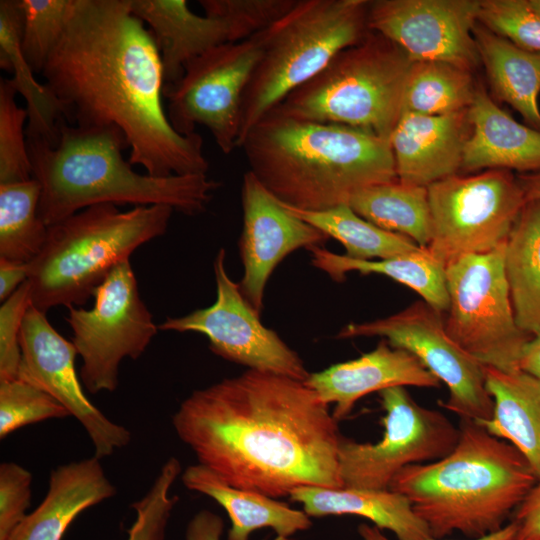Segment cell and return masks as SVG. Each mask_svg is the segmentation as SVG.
Returning <instances> with one entry per match:
<instances>
[{"label": "cell", "mask_w": 540, "mask_h": 540, "mask_svg": "<svg viewBox=\"0 0 540 540\" xmlns=\"http://www.w3.org/2000/svg\"><path fill=\"white\" fill-rule=\"evenodd\" d=\"M337 422L305 381L254 369L194 390L172 416L199 464L275 499L301 486L343 487Z\"/></svg>", "instance_id": "6da1fadb"}, {"label": "cell", "mask_w": 540, "mask_h": 540, "mask_svg": "<svg viewBox=\"0 0 540 540\" xmlns=\"http://www.w3.org/2000/svg\"><path fill=\"white\" fill-rule=\"evenodd\" d=\"M41 74L69 124L118 128L132 165L155 177L206 174L201 135L168 119L160 53L130 0H75Z\"/></svg>", "instance_id": "7a4b0ae2"}, {"label": "cell", "mask_w": 540, "mask_h": 540, "mask_svg": "<svg viewBox=\"0 0 540 540\" xmlns=\"http://www.w3.org/2000/svg\"><path fill=\"white\" fill-rule=\"evenodd\" d=\"M249 171L282 204L323 211L359 190L397 179L388 139L372 132L267 112L240 147Z\"/></svg>", "instance_id": "3957f363"}, {"label": "cell", "mask_w": 540, "mask_h": 540, "mask_svg": "<svg viewBox=\"0 0 540 540\" xmlns=\"http://www.w3.org/2000/svg\"><path fill=\"white\" fill-rule=\"evenodd\" d=\"M32 178L41 187L40 218L53 225L98 204L166 205L186 214L205 211L220 182L207 174L155 177L124 160L127 142L114 127L60 122L57 143L27 139Z\"/></svg>", "instance_id": "277c9868"}, {"label": "cell", "mask_w": 540, "mask_h": 540, "mask_svg": "<svg viewBox=\"0 0 540 540\" xmlns=\"http://www.w3.org/2000/svg\"><path fill=\"white\" fill-rule=\"evenodd\" d=\"M537 482L515 446L461 419L448 455L406 466L389 489L408 499L433 539L454 531L476 539L501 530Z\"/></svg>", "instance_id": "5b68a950"}, {"label": "cell", "mask_w": 540, "mask_h": 540, "mask_svg": "<svg viewBox=\"0 0 540 540\" xmlns=\"http://www.w3.org/2000/svg\"><path fill=\"white\" fill-rule=\"evenodd\" d=\"M174 209L114 204L85 208L48 227L40 254L29 264L32 305L81 306L119 263L141 245L163 235Z\"/></svg>", "instance_id": "8992f818"}, {"label": "cell", "mask_w": 540, "mask_h": 540, "mask_svg": "<svg viewBox=\"0 0 540 540\" xmlns=\"http://www.w3.org/2000/svg\"><path fill=\"white\" fill-rule=\"evenodd\" d=\"M368 5L366 0H297L256 34L260 57L242 96L238 148L267 112L367 35Z\"/></svg>", "instance_id": "52a82bcc"}, {"label": "cell", "mask_w": 540, "mask_h": 540, "mask_svg": "<svg viewBox=\"0 0 540 540\" xmlns=\"http://www.w3.org/2000/svg\"><path fill=\"white\" fill-rule=\"evenodd\" d=\"M412 63L399 46L369 31L274 108L296 119L354 127L389 140L402 113Z\"/></svg>", "instance_id": "ba28073f"}, {"label": "cell", "mask_w": 540, "mask_h": 540, "mask_svg": "<svg viewBox=\"0 0 540 540\" xmlns=\"http://www.w3.org/2000/svg\"><path fill=\"white\" fill-rule=\"evenodd\" d=\"M506 242L491 252L467 255L445 267L449 337L482 365L518 370L533 337L517 324L505 273Z\"/></svg>", "instance_id": "9c48e42d"}, {"label": "cell", "mask_w": 540, "mask_h": 540, "mask_svg": "<svg viewBox=\"0 0 540 540\" xmlns=\"http://www.w3.org/2000/svg\"><path fill=\"white\" fill-rule=\"evenodd\" d=\"M431 239L426 249L444 267L507 241L527 197L508 170L453 175L427 187Z\"/></svg>", "instance_id": "30bf717a"}, {"label": "cell", "mask_w": 540, "mask_h": 540, "mask_svg": "<svg viewBox=\"0 0 540 540\" xmlns=\"http://www.w3.org/2000/svg\"><path fill=\"white\" fill-rule=\"evenodd\" d=\"M91 309L68 307L66 322L82 360L80 379L97 394L113 392L119 384V367L125 358L138 359L158 326L140 297L130 261L115 266L94 291Z\"/></svg>", "instance_id": "8fae6325"}, {"label": "cell", "mask_w": 540, "mask_h": 540, "mask_svg": "<svg viewBox=\"0 0 540 540\" xmlns=\"http://www.w3.org/2000/svg\"><path fill=\"white\" fill-rule=\"evenodd\" d=\"M379 393L384 433L376 443L341 436L339 474L343 487L386 490L408 465L435 461L456 446L459 429L442 413L419 405L403 386Z\"/></svg>", "instance_id": "7c38bea8"}, {"label": "cell", "mask_w": 540, "mask_h": 540, "mask_svg": "<svg viewBox=\"0 0 540 540\" xmlns=\"http://www.w3.org/2000/svg\"><path fill=\"white\" fill-rule=\"evenodd\" d=\"M373 336L413 354L447 386L448 399L440 402L444 408L476 423L491 419L494 403L486 389L484 365L449 337L444 313L420 300L385 318L350 323L337 334L339 339Z\"/></svg>", "instance_id": "4fadbf2b"}, {"label": "cell", "mask_w": 540, "mask_h": 540, "mask_svg": "<svg viewBox=\"0 0 540 540\" xmlns=\"http://www.w3.org/2000/svg\"><path fill=\"white\" fill-rule=\"evenodd\" d=\"M260 57L257 36L215 47L190 61L182 77L165 84L167 116L182 135L205 126L224 154L238 148L241 102Z\"/></svg>", "instance_id": "5bb4252c"}, {"label": "cell", "mask_w": 540, "mask_h": 540, "mask_svg": "<svg viewBox=\"0 0 540 540\" xmlns=\"http://www.w3.org/2000/svg\"><path fill=\"white\" fill-rule=\"evenodd\" d=\"M216 300L206 308L180 317H167L158 329L196 332L206 336L216 355L246 366L306 381L309 372L300 356L279 335L263 325L225 267V250L220 249L213 263Z\"/></svg>", "instance_id": "9a60e30c"}, {"label": "cell", "mask_w": 540, "mask_h": 540, "mask_svg": "<svg viewBox=\"0 0 540 540\" xmlns=\"http://www.w3.org/2000/svg\"><path fill=\"white\" fill-rule=\"evenodd\" d=\"M21 363L18 379L47 392L81 424L102 459L131 441V432L110 420L86 396L75 367L73 342L50 324L46 313L31 305L20 332Z\"/></svg>", "instance_id": "2e32d148"}, {"label": "cell", "mask_w": 540, "mask_h": 540, "mask_svg": "<svg viewBox=\"0 0 540 540\" xmlns=\"http://www.w3.org/2000/svg\"><path fill=\"white\" fill-rule=\"evenodd\" d=\"M481 0H377L367 24L412 61H440L468 71L480 62L473 29Z\"/></svg>", "instance_id": "e0dca14e"}, {"label": "cell", "mask_w": 540, "mask_h": 540, "mask_svg": "<svg viewBox=\"0 0 540 540\" xmlns=\"http://www.w3.org/2000/svg\"><path fill=\"white\" fill-rule=\"evenodd\" d=\"M243 227L239 252L243 264L240 290L261 315L266 284L276 266L300 248L321 246L328 237L291 213L251 172L243 175Z\"/></svg>", "instance_id": "ac0fdd59"}, {"label": "cell", "mask_w": 540, "mask_h": 540, "mask_svg": "<svg viewBox=\"0 0 540 540\" xmlns=\"http://www.w3.org/2000/svg\"><path fill=\"white\" fill-rule=\"evenodd\" d=\"M470 134L468 109L444 115L401 113L389 138L397 179L428 187L456 175Z\"/></svg>", "instance_id": "d6986e66"}, {"label": "cell", "mask_w": 540, "mask_h": 540, "mask_svg": "<svg viewBox=\"0 0 540 540\" xmlns=\"http://www.w3.org/2000/svg\"><path fill=\"white\" fill-rule=\"evenodd\" d=\"M305 383L326 404L333 417H347L355 403L372 392L395 386L437 388L440 381L410 352L382 340L375 349L346 362L310 373Z\"/></svg>", "instance_id": "ffe728a7"}, {"label": "cell", "mask_w": 540, "mask_h": 540, "mask_svg": "<svg viewBox=\"0 0 540 540\" xmlns=\"http://www.w3.org/2000/svg\"><path fill=\"white\" fill-rule=\"evenodd\" d=\"M130 7L149 26L160 53L165 84L177 82L193 59L220 45L237 42L227 19L198 15L185 0H130Z\"/></svg>", "instance_id": "44dd1931"}, {"label": "cell", "mask_w": 540, "mask_h": 540, "mask_svg": "<svg viewBox=\"0 0 540 540\" xmlns=\"http://www.w3.org/2000/svg\"><path fill=\"white\" fill-rule=\"evenodd\" d=\"M471 134L465 144L461 170L540 171V131L520 124L477 85L468 108Z\"/></svg>", "instance_id": "7402d4cb"}, {"label": "cell", "mask_w": 540, "mask_h": 540, "mask_svg": "<svg viewBox=\"0 0 540 540\" xmlns=\"http://www.w3.org/2000/svg\"><path fill=\"white\" fill-rule=\"evenodd\" d=\"M115 494L116 488L98 457L58 465L50 472L45 497L9 540H62L83 511Z\"/></svg>", "instance_id": "603a6c76"}, {"label": "cell", "mask_w": 540, "mask_h": 540, "mask_svg": "<svg viewBox=\"0 0 540 540\" xmlns=\"http://www.w3.org/2000/svg\"><path fill=\"white\" fill-rule=\"evenodd\" d=\"M181 479L188 490L212 498L226 511L231 521L227 540H249L252 532L263 528L272 529L275 540H289L312 526L310 516L303 510L255 491L233 487L199 463L188 466Z\"/></svg>", "instance_id": "cb8c5ba5"}, {"label": "cell", "mask_w": 540, "mask_h": 540, "mask_svg": "<svg viewBox=\"0 0 540 540\" xmlns=\"http://www.w3.org/2000/svg\"><path fill=\"white\" fill-rule=\"evenodd\" d=\"M302 504L310 517L357 515L379 529L389 530L398 540H429L430 531L413 511L408 499L390 489L330 488L301 486L289 495Z\"/></svg>", "instance_id": "d4e9b609"}, {"label": "cell", "mask_w": 540, "mask_h": 540, "mask_svg": "<svg viewBox=\"0 0 540 540\" xmlns=\"http://www.w3.org/2000/svg\"><path fill=\"white\" fill-rule=\"evenodd\" d=\"M484 375L494 409L490 420L478 424L509 440L540 481V380L520 369L503 371L485 365Z\"/></svg>", "instance_id": "484cf974"}, {"label": "cell", "mask_w": 540, "mask_h": 540, "mask_svg": "<svg viewBox=\"0 0 540 540\" xmlns=\"http://www.w3.org/2000/svg\"><path fill=\"white\" fill-rule=\"evenodd\" d=\"M473 36L496 97L515 109L527 126L540 131V53L524 49L480 23Z\"/></svg>", "instance_id": "4316f807"}, {"label": "cell", "mask_w": 540, "mask_h": 540, "mask_svg": "<svg viewBox=\"0 0 540 540\" xmlns=\"http://www.w3.org/2000/svg\"><path fill=\"white\" fill-rule=\"evenodd\" d=\"M22 24L18 0H1L0 67L12 74L9 79L26 102L27 139H42L54 146L58 141L60 122L65 119V109L50 88L36 80L35 72L22 52Z\"/></svg>", "instance_id": "83f0119b"}, {"label": "cell", "mask_w": 540, "mask_h": 540, "mask_svg": "<svg viewBox=\"0 0 540 540\" xmlns=\"http://www.w3.org/2000/svg\"><path fill=\"white\" fill-rule=\"evenodd\" d=\"M311 263L335 281L349 272L387 276L416 293L436 310L445 313L449 306L445 267L426 248L411 254L380 260H356L336 254L321 246L308 248Z\"/></svg>", "instance_id": "f1b7e54d"}, {"label": "cell", "mask_w": 540, "mask_h": 540, "mask_svg": "<svg viewBox=\"0 0 540 540\" xmlns=\"http://www.w3.org/2000/svg\"><path fill=\"white\" fill-rule=\"evenodd\" d=\"M505 273L519 327L540 333V199H527L506 241Z\"/></svg>", "instance_id": "f546056e"}, {"label": "cell", "mask_w": 540, "mask_h": 540, "mask_svg": "<svg viewBox=\"0 0 540 540\" xmlns=\"http://www.w3.org/2000/svg\"><path fill=\"white\" fill-rule=\"evenodd\" d=\"M365 220L413 240L426 248L431 239L428 189L398 179L373 184L356 192L348 202Z\"/></svg>", "instance_id": "4dcf8cb0"}, {"label": "cell", "mask_w": 540, "mask_h": 540, "mask_svg": "<svg viewBox=\"0 0 540 540\" xmlns=\"http://www.w3.org/2000/svg\"><path fill=\"white\" fill-rule=\"evenodd\" d=\"M284 206L328 238L338 240L346 250L345 255L352 259H389L421 249L410 238L384 230L360 217L348 204L323 211H303Z\"/></svg>", "instance_id": "1f68e13d"}, {"label": "cell", "mask_w": 540, "mask_h": 540, "mask_svg": "<svg viewBox=\"0 0 540 540\" xmlns=\"http://www.w3.org/2000/svg\"><path fill=\"white\" fill-rule=\"evenodd\" d=\"M477 85L472 72L440 61H413L406 79L402 113L444 115L467 110Z\"/></svg>", "instance_id": "d6a6232c"}, {"label": "cell", "mask_w": 540, "mask_h": 540, "mask_svg": "<svg viewBox=\"0 0 540 540\" xmlns=\"http://www.w3.org/2000/svg\"><path fill=\"white\" fill-rule=\"evenodd\" d=\"M35 179L0 185V258L30 264L41 252L48 227L40 218Z\"/></svg>", "instance_id": "836d02e7"}, {"label": "cell", "mask_w": 540, "mask_h": 540, "mask_svg": "<svg viewBox=\"0 0 540 540\" xmlns=\"http://www.w3.org/2000/svg\"><path fill=\"white\" fill-rule=\"evenodd\" d=\"M22 12V52L35 73L44 66L60 40L75 0H18Z\"/></svg>", "instance_id": "e575fe53"}, {"label": "cell", "mask_w": 540, "mask_h": 540, "mask_svg": "<svg viewBox=\"0 0 540 540\" xmlns=\"http://www.w3.org/2000/svg\"><path fill=\"white\" fill-rule=\"evenodd\" d=\"M9 78H0V185L32 179L25 123L26 108L18 106Z\"/></svg>", "instance_id": "d590c367"}, {"label": "cell", "mask_w": 540, "mask_h": 540, "mask_svg": "<svg viewBox=\"0 0 540 540\" xmlns=\"http://www.w3.org/2000/svg\"><path fill=\"white\" fill-rule=\"evenodd\" d=\"M70 416L51 395L20 379L0 382V438L27 425Z\"/></svg>", "instance_id": "8d00e7d4"}, {"label": "cell", "mask_w": 540, "mask_h": 540, "mask_svg": "<svg viewBox=\"0 0 540 540\" xmlns=\"http://www.w3.org/2000/svg\"><path fill=\"white\" fill-rule=\"evenodd\" d=\"M181 473V463L176 457H170L162 465L149 490L131 505L136 516L126 540H164L178 500L176 496H170V490Z\"/></svg>", "instance_id": "74e56055"}, {"label": "cell", "mask_w": 540, "mask_h": 540, "mask_svg": "<svg viewBox=\"0 0 540 540\" xmlns=\"http://www.w3.org/2000/svg\"><path fill=\"white\" fill-rule=\"evenodd\" d=\"M478 23L524 49L540 53V14L526 0H481Z\"/></svg>", "instance_id": "f35d334b"}, {"label": "cell", "mask_w": 540, "mask_h": 540, "mask_svg": "<svg viewBox=\"0 0 540 540\" xmlns=\"http://www.w3.org/2000/svg\"><path fill=\"white\" fill-rule=\"evenodd\" d=\"M297 0H201L205 14L229 21L237 42L247 40L285 15Z\"/></svg>", "instance_id": "ab89813d"}, {"label": "cell", "mask_w": 540, "mask_h": 540, "mask_svg": "<svg viewBox=\"0 0 540 540\" xmlns=\"http://www.w3.org/2000/svg\"><path fill=\"white\" fill-rule=\"evenodd\" d=\"M32 305L26 280L0 307V382L18 378L21 363L20 332L24 316Z\"/></svg>", "instance_id": "60d3db41"}, {"label": "cell", "mask_w": 540, "mask_h": 540, "mask_svg": "<svg viewBox=\"0 0 540 540\" xmlns=\"http://www.w3.org/2000/svg\"><path fill=\"white\" fill-rule=\"evenodd\" d=\"M32 474L15 462L0 464V540H9L28 515Z\"/></svg>", "instance_id": "b9f144b4"}, {"label": "cell", "mask_w": 540, "mask_h": 540, "mask_svg": "<svg viewBox=\"0 0 540 540\" xmlns=\"http://www.w3.org/2000/svg\"><path fill=\"white\" fill-rule=\"evenodd\" d=\"M514 540H540V481L513 512Z\"/></svg>", "instance_id": "7bdbcfd3"}, {"label": "cell", "mask_w": 540, "mask_h": 540, "mask_svg": "<svg viewBox=\"0 0 540 540\" xmlns=\"http://www.w3.org/2000/svg\"><path fill=\"white\" fill-rule=\"evenodd\" d=\"M223 529L224 522L220 516L201 510L189 521L185 537L186 540H220Z\"/></svg>", "instance_id": "ee69618b"}, {"label": "cell", "mask_w": 540, "mask_h": 540, "mask_svg": "<svg viewBox=\"0 0 540 540\" xmlns=\"http://www.w3.org/2000/svg\"><path fill=\"white\" fill-rule=\"evenodd\" d=\"M29 264L0 258V300L8 299L27 279Z\"/></svg>", "instance_id": "f6af8a7d"}, {"label": "cell", "mask_w": 540, "mask_h": 540, "mask_svg": "<svg viewBox=\"0 0 540 540\" xmlns=\"http://www.w3.org/2000/svg\"><path fill=\"white\" fill-rule=\"evenodd\" d=\"M358 534L362 540H389L382 530L375 525H369L366 523L359 524L357 528ZM516 534V527L513 522L506 524L501 530L491 533L487 536L471 539V540H514ZM429 540H443V539H429Z\"/></svg>", "instance_id": "bcb514c9"}, {"label": "cell", "mask_w": 540, "mask_h": 540, "mask_svg": "<svg viewBox=\"0 0 540 540\" xmlns=\"http://www.w3.org/2000/svg\"><path fill=\"white\" fill-rule=\"evenodd\" d=\"M518 367L540 380V333L534 335L525 345Z\"/></svg>", "instance_id": "7dc6e473"}, {"label": "cell", "mask_w": 540, "mask_h": 540, "mask_svg": "<svg viewBox=\"0 0 540 540\" xmlns=\"http://www.w3.org/2000/svg\"><path fill=\"white\" fill-rule=\"evenodd\" d=\"M517 177L525 191L527 199H540V171L519 174Z\"/></svg>", "instance_id": "c3c4849f"}, {"label": "cell", "mask_w": 540, "mask_h": 540, "mask_svg": "<svg viewBox=\"0 0 540 540\" xmlns=\"http://www.w3.org/2000/svg\"><path fill=\"white\" fill-rule=\"evenodd\" d=\"M529 7L535 11L536 13L540 14V0H526Z\"/></svg>", "instance_id": "681fc988"}]
</instances>
